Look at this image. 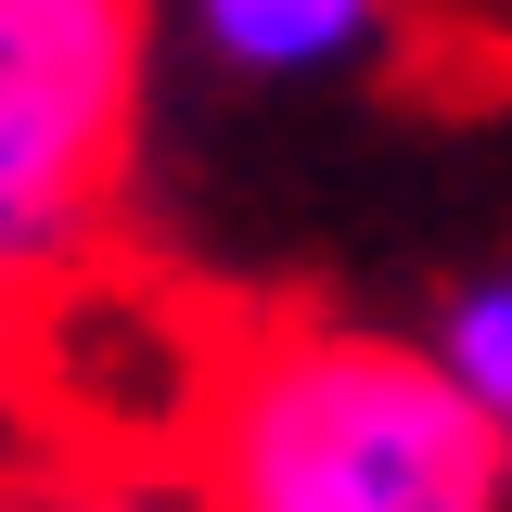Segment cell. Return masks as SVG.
Segmentation results:
<instances>
[{"label":"cell","instance_id":"1","mask_svg":"<svg viewBox=\"0 0 512 512\" xmlns=\"http://www.w3.org/2000/svg\"><path fill=\"white\" fill-rule=\"evenodd\" d=\"M205 512H500L512 436L436 346H384L346 320H282L218 346L192 410Z\"/></svg>","mask_w":512,"mask_h":512},{"label":"cell","instance_id":"2","mask_svg":"<svg viewBox=\"0 0 512 512\" xmlns=\"http://www.w3.org/2000/svg\"><path fill=\"white\" fill-rule=\"evenodd\" d=\"M141 0H0V282H39L116 180Z\"/></svg>","mask_w":512,"mask_h":512},{"label":"cell","instance_id":"3","mask_svg":"<svg viewBox=\"0 0 512 512\" xmlns=\"http://www.w3.org/2000/svg\"><path fill=\"white\" fill-rule=\"evenodd\" d=\"M192 26L244 77H333L384 39V0H192Z\"/></svg>","mask_w":512,"mask_h":512},{"label":"cell","instance_id":"4","mask_svg":"<svg viewBox=\"0 0 512 512\" xmlns=\"http://www.w3.org/2000/svg\"><path fill=\"white\" fill-rule=\"evenodd\" d=\"M436 359L461 384H474V397H487V423H500L512 436V282H474V295H461V308H448V333H436Z\"/></svg>","mask_w":512,"mask_h":512},{"label":"cell","instance_id":"5","mask_svg":"<svg viewBox=\"0 0 512 512\" xmlns=\"http://www.w3.org/2000/svg\"><path fill=\"white\" fill-rule=\"evenodd\" d=\"M0 512H154L141 487H116V474H26Z\"/></svg>","mask_w":512,"mask_h":512}]
</instances>
